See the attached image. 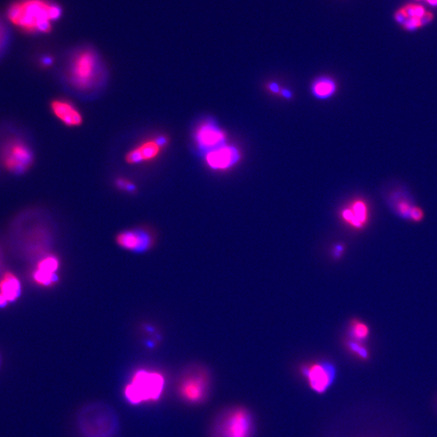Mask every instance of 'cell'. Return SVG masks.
Returning a JSON list of instances; mask_svg holds the SVG:
<instances>
[{
	"instance_id": "obj_1",
	"label": "cell",
	"mask_w": 437,
	"mask_h": 437,
	"mask_svg": "<svg viewBox=\"0 0 437 437\" xmlns=\"http://www.w3.org/2000/svg\"><path fill=\"white\" fill-rule=\"evenodd\" d=\"M62 9L50 0H18L8 10L10 21L25 33H47L60 18Z\"/></svg>"
},
{
	"instance_id": "obj_2",
	"label": "cell",
	"mask_w": 437,
	"mask_h": 437,
	"mask_svg": "<svg viewBox=\"0 0 437 437\" xmlns=\"http://www.w3.org/2000/svg\"><path fill=\"white\" fill-rule=\"evenodd\" d=\"M76 428L82 437H117L120 421L112 406L103 402H89L76 414Z\"/></svg>"
},
{
	"instance_id": "obj_3",
	"label": "cell",
	"mask_w": 437,
	"mask_h": 437,
	"mask_svg": "<svg viewBox=\"0 0 437 437\" xmlns=\"http://www.w3.org/2000/svg\"><path fill=\"white\" fill-rule=\"evenodd\" d=\"M254 416L245 406L228 407L218 413L211 428V437H254Z\"/></svg>"
},
{
	"instance_id": "obj_4",
	"label": "cell",
	"mask_w": 437,
	"mask_h": 437,
	"mask_svg": "<svg viewBox=\"0 0 437 437\" xmlns=\"http://www.w3.org/2000/svg\"><path fill=\"white\" fill-rule=\"evenodd\" d=\"M101 62L91 49L78 51L71 61L68 68V81L80 92L90 91L101 81Z\"/></svg>"
},
{
	"instance_id": "obj_5",
	"label": "cell",
	"mask_w": 437,
	"mask_h": 437,
	"mask_svg": "<svg viewBox=\"0 0 437 437\" xmlns=\"http://www.w3.org/2000/svg\"><path fill=\"white\" fill-rule=\"evenodd\" d=\"M165 377L159 372L140 369L132 376L124 389V395L130 404L158 400L165 389Z\"/></svg>"
},
{
	"instance_id": "obj_6",
	"label": "cell",
	"mask_w": 437,
	"mask_h": 437,
	"mask_svg": "<svg viewBox=\"0 0 437 437\" xmlns=\"http://www.w3.org/2000/svg\"><path fill=\"white\" fill-rule=\"evenodd\" d=\"M211 386L209 370L204 366L194 364L184 371L178 384V391L186 402L200 404L209 396Z\"/></svg>"
},
{
	"instance_id": "obj_7",
	"label": "cell",
	"mask_w": 437,
	"mask_h": 437,
	"mask_svg": "<svg viewBox=\"0 0 437 437\" xmlns=\"http://www.w3.org/2000/svg\"><path fill=\"white\" fill-rule=\"evenodd\" d=\"M300 371L310 389L319 395L325 393L336 379V367L327 360L305 363L300 366Z\"/></svg>"
},
{
	"instance_id": "obj_8",
	"label": "cell",
	"mask_w": 437,
	"mask_h": 437,
	"mask_svg": "<svg viewBox=\"0 0 437 437\" xmlns=\"http://www.w3.org/2000/svg\"><path fill=\"white\" fill-rule=\"evenodd\" d=\"M0 156L4 166L15 173L26 172L33 165V151L21 140L7 141L1 149Z\"/></svg>"
},
{
	"instance_id": "obj_9",
	"label": "cell",
	"mask_w": 437,
	"mask_h": 437,
	"mask_svg": "<svg viewBox=\"0 0 437 437\" xmlns=\"http://www.w3.org/2000/svg\"><path fill=\"white\" fill-rule=\"evenodd\" d=\"M119 247L128 251L147 252L156 244V236L151 229L140 227L122 231L115 237Z\"/></svg>"
},
{
	"instance_id": "obj_10",
	"label": "cell",
	"mask_w": 437,
	"mask_h": 437,
	"mask_svg": "<svg viewBox=\"0 0 437 437\" xmlns=\"http://www.w3.org/2000/svg\"><path fill=\"white\" fill-rule=\"evenodd\" d=\"M194 141L203 155L227 144L226 136L215 121L205 120L194 132Z\"/></svg>"
},
{
	"instance_id": "obj_11",
	"label": "cell",
	"mask_w": 437,
	"mask_h": 437,
	"mask_svg": "<svg viewBox=\"0 0 437 437\" xmlns=\"http://www.w3.org/2000/svg\"><path fill=\"white\" fill-rule=\"evenodd\" d=\"M168 138L159 136L142 142L126 154V161L130 165L150 162L158 158L168 145Z\"/></svg>"
},
{
	"instance_id": "obj_12",
	"label": "cell",
	"mask_w": 437,
	"mask_h": 437,
	"mask_svg": "<svg viewBox=\"0 0 437 437\" xmlns=\"http://www.w3.org/2000/svg\"><path fill=\"white\" fill-rule=\"evenodd\" d=\"M341 221L354 231H363L369 224V206L365 200L357 199L343 207L339 213Z\"/></svg>"
},
{
	"instance_id": "obj_13",
	"label": "cell",
	"mask_w": 437,
	"mask_h": 437,
	"mask_svg": "<svg viewBox=\"0 0 437 437\" xmlns=\"http://www.w3.org/2000/svg\"><path fill=\"white\" fill-rule=\"evenodd\" d=\"M207 166L212 170H227L241 160V153L235 146L225 144L203 155Z\"/></svg>"
},
{
	"instance_id": "obj_14",
	"label": "cell",
	"mask_w": 437,
	"mask_h": 437,
	"mask_svg": "<svg viewBox=\"0 0 437 437\" xmlns=\"http://www.w3.org/2000/svg\"><path fill=\"white\" fill-rule=\"evenodd\" d=\"M51 108L54 116L65 126L76 127L83 123L81 113L68 100L55 99L51 102Z\"/></svg>"
},
{
	"instance_id": "obj_15",
	"label": "cell",
	"mask_w": 437,
	"mask_h": 437,
	"mask_svg": "<svg viewBox=\"0 0 437 437\" xmlns=\"http://www.w3.org/2000/svg\"><path fill=\"white\" fill-rule=\"evenodd\" d=\"M58 268L59 261L55 256H46L37 264V269L33 274V280L40 286H53L58 280Z\"/></svg>"
},
{
	"instance_id": "obj_16",
	"label": "cell",
	"mask_w": 437,
	"mask_h": 437,
	"mask_svg": "<svg viewBox=\"0 0 437 437\" xmlns=\"http://www.w3.org/2000/svg\"><path fill=\"white\" fill-rule=\"evenodd\" d=\"M312 95L317 100L325 101L331 98L337 92V83L335 79L329 76H320L312 83Z\"/></svg>"
},
{
	"instance_id": "obj_17",
	"label": "cell",
	"mask_w": 437,
	"mask_h": 437,
	"mask_svg": "<svg viewBox=\"0 0 437 437\" xmlns=\"http://www.w3.org/2000/svg\"><path fill=\"white\" fill-rule=\"evenodd\" d=\"M0 293L8 302L15 301L20 293V283L13 274L7 272L0 280Z\"/></svg>"
},
{
	"instance_id": "obj_18",
	"label": "cell",
	"mask_w": 437,
	"mask_h": 437,
	"mask_svg": "<svg viewBox=\"0 0 437 437\" xmlns=\"http://www.w3.org/2000/svg\"><path fill=\"white\" fill-rule=\"evenodd\" d=\"M347 338L359 342H365L369 338L370 328L367 324L358 318H353L349 321L347 326Z\"/></svg>"
},
{
	"instance_id": "obj_19",
	"label": "cell",
	"mask_w": 437,
	"mask_h": 437,
	"mask_svg": "<svg viewBox=\"0 0 437 437\" xmlns=\"http://www.w3.org/2000/svg\"><path fill=\"white\" fill-rule=\"evenodd\" d=\"M344 346L350 354L361 361H367L371 357L369 349L367 348L365 342H359L346 337L344 339Z\"/></svg>"
},
{
	"instance_id": "obj_20",
	"label": "cell",
	"mask_w": 437,
	"mask_h": 437,
	"mask_svg": "<svg viewBox=\"0 0 437 437\" xmlns=\"http://www.w3.org/2000/svg\"><path fill=\"white\" fill-rule=\"evenodd\" d=\"M413 206L414 205H411L406 200H400L397 203L395 208H396L397 212L399 214V216L406 218V220H410V211H411Z\"/></svg>"
},
{
	"instance_id": "obj_21",
	"label": "cell",
	"mask_w": 437,
	"mask_h": 437,
	"mask_svg": "<svg viewBox=\"0 0 437 437\" xmlns=\"http://www.w3.org/2000/svg\"><path fill=\"white\" fill-rule=\"evenodd\" d=\"M115 185L118 188V190L127 192V193H133L136 190V185L132 181L128 180L126 178H118L115 182Z\"/></svg>"
},
{
	"instance_id": "obj_22",
	"label": "cell",
	"mask_w": 437,
	"mask_h": 437,
	"mask_svg": "<svg viewBox=\"0 0 437 437\" xmlns=\"http://www.w3.org/2000/svg\"><path fill=\"white\" fill-rule=\"evenodd\" d=\"M424 212L418 206H413L410 211V221L413 223L421 222L424 218Z\"/></svg>"
},
{
	"instance_id": "obj_23",
	"label": "cell",
	"mask_w": 437,
	"mask_h": 437,
	"mask_svg": "<svg viewBox=\"0 0 437 437\" xmlns=\"http://www.w3.org/2000/svg\"><path fill=\"white\" fill-rule=\"evenodd\" d=\"M346 249V246L344 244H342V243L335 244L334 247H333L332 250H331L332 257L336 260L340 259L341 257L345 254Z\"/></svg>"
},
{
	"instance_id": "obj_24",
	"label": "cell",
	"mask_w": 437,
	"mask_h": 437,
	"mask_svg": "<svg viewBox=\"0 0 437 437\" xmlns=\"http://www.w3.org/2000/svg\"><path fill=\"white\" fill-rule=\"evenodd\" d=\"M7 41V31L4 23L0 19V51H2Z\"/></svg>"
},
{
	"instance_id": "obj_25",
	"label": "cell",
	"mask_w": 437,
	"mask_h": 437,
	"mask_svg": "<svg viewBox=\"0 0 437 437\" xmlns=\"http://www.w3.org/2000/svg\"><path fill=\"white\" fill-rule=\"evenodd\" d=\"M268 89H269L271 93L278 94V93H280L281 89H282L279 87L278 83H275V82H272V83H270L268 84Z\"/></svg>"
},
{
	"instance_id": "obj_26",
	"label": "cell",
	"mask_w": 437,
	"mask_h": 437,
	"mask_svg": "<svg viewBox=\"0 0 437 437\" xmlns=\"http://www.w3.org/2000/svg\"><path fill=\"white\" fill-rule=\"evenodd\" d=\"M282 97L286 99H292L293 97V93L291 90L287 89H281L280 93H279Z\"/></svg>"
},
{
	"instance_id": "obj_27",
	"label": "cell",
	"mask_w": 437,
	"mask_h": 437,
	"mask_svg": "<svg viewBox=\"0 0 437 437\" xmlns=\"http://www.w3.org/2000/svg\"><path fill=\"white\" fill-rule=\"evenodd\" d=\"M431 19H432V15H431V13H426L425 12L424 16L420 18V24H421V26H423L424 24L428 23V22L431 21Z\"/></svg>"
},
{
	"instance_id": "obj_28",
	"label": "cell",
	"mask_w": 437,
	"mask_h": 437,
	"mask_svg": "<svg viewBox=\"0 0 437 437\" xmlns=\"http://www.w3.org/2000/svg\"><path fill=\"white\" fill-rule=\"evenodd\" d=\"M7 303H8V300L0 293V307H4V306L6 305Z\"/></svg>"
}]
</instances>
